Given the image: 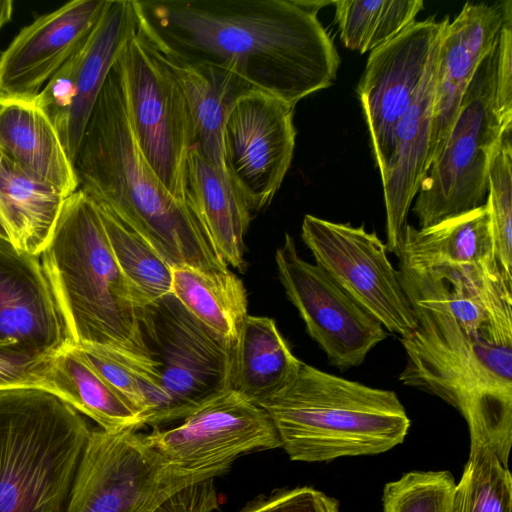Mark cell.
Here are the masks:
<instances>
[{
  "instance_id": "obj_1",
  "label": "cell",
  "mask_w": 512,
  "mask_h": 512,
  "mask_svg": "<svg viewBox=\"0 0 512 512\" xmlns=\"http://www.w3.org/2000/svg\"><path fill=\"white\" fill-rule=\"evenodd\" d=\"M137 30L166 59L229 70L291 106L336 79L325 1L133 0Z\"/></svg>"
},
{
  "instance_id": "obj_2",
  "label": "cell",
  "mask_w": 512,
  "mask_h": 512,
  "mask_svg": "<svg viewBox=\"0 0 512 512\" xmlns=\"http://www.w3.org/2000/svg\"><path fill=\"white\" fill-rule=\"evenodd\" d=\"M73 168L80 190L172 267L229 269L191 201L174 198L145 160L129 118L120 55L91 111Z\"/></svg>"
},
{
  "instance_id": "obj_3",
  "label": "cell",
  "mask_w": 512,
  "mask_h": 512,
  "mask_svg": "<svg viewBox=\"0 0 512 512\" xmlns=\"http://www.w3.org/2000/svg\"><path fill=\"white\" fill-rule=\"evenodd\" d=\"M408 295V294H407ZM417 325L400 337L402 384L437 396L464 418L470 444L508 467L512 445V325L465 329L442 304L408 295Z\"/></svg>"
},
{
  "instance_id": "obj_4",
  "label": "cell",
  "mask_w": 512,
  "mask_h": 512,
  "mask_svg": "<svg viewBox=\"0 0 512 512\" xmlns=\"http://www.w3.org/2000/svg\"><path fill=\"white\" fill-rule=\"evenodd\" d=\"M41 257L73 345L154 359L141 309L115 260L98 206L82 190L65 199Z\"/></svg>"
},
{
  "instance_id": "obj_5",
  "label": "cell",
  "mask_w": 512,
  "mask_h": 512,
  "mask_svg": "<svg viewBox=\"0 0 512 512\" xmlns=\"http://www.w3.org/2000/svg\"><path fill=\"white\" fill-rule=\"evenodd\" d=\"M293 461L377 455L401 444L410 419L394 391L373 388L303 363L285 390L259 405Z\"/></svg>"
},
{
  "instance_id": "obj_6",
  "label": "cell",
  "mask_w": 512,
  "mask_h": 512,
  "mask_svg": "<svg viewBox=\"0 0 512 512\" xmlns=\"http://www.w3.org/2000/svg\"><path fill=\"white\" fill-rule=\"evenodd\" d=\"M91 431L48 390H0V512H66Z\"/></svg>"
},
{
  "instance_id": "obj_7",
  "label": "cell",
  "mask_w": 512,
  "mask_h": 512,
  "mask_svg": "<svg viewBox=\"0 0 512 512\" xmlns=\"http://www.w3.org/2000/svg\"><path fill=\"white\" fill-rule=\"evenodd\" d=\"M181 469L134 430L92 429L66 512H213L214 478Z\"/></svg>"
},
{
  "instance_id": "obj_8",
  "label": "cell",
  "mask_w": 512,
  "mask_h": 512,
  "mask_svg": "<svg viewBox=\"0 0 512 512\" xmlns=\"http://www.w3.org/2000/svg\"><path fill=\"white\" fill-rule=\"evenodd\" d=\"M497 58L498 41L477 69L447 141L420 185L413 213L421 229L482 205L491 160L512 128L497 110Z\"/></svg>"
},
{
  "instance_id": "obj_9",
  "label": "cell",
  "mask_w": 512,
  "mask_h": 512,
  "mask_svg": "<svg viewBox=\"0 0 512 512\" xmlns=\"http://www.w3.org/2000/svg\"><path fill=\"white\" fill-rule=\"evenodd\" d=\"M120 58L137 144L167 191L187 201V162L195 130L183 90L166 59L138 30Z\"/></svg>"
},
{
  "instance_id": "obj_10",
  "label": "cell",
  "mask_w": 512,
  "mask_h": 512,
  "mask_svg": "<svg viewBox=\"0 0 512 512\" xmlns=\"http://www.w3.org/2000/svg\"><path fill=\"white\" fill-rule=\"evenodd\" d=\"M140 318L161 376L167 403L164 423L183 420L230 389L233 347L198 321L172 294L143 307Z\"/></svg>"
},
{
  "instance_id": "obj_11",
  "label": "cell",
  "mask_w": 512,
  "mask_h": 512,
  "mask_svg": "<svg viewBox=\"0 0 512 512\" xmlns=\"http://www.w3.org/2000/svg\"><path fill=\"white\" fill-rule=\"evenodd\" d=\"M301 236L315 264L373 315L387 332L405 337L417 319L400 272L386 245L363 226L335 223L305 215Z\"/></svg>"
},
{
  "instance_id": "obj_12",
  "label": "cell",
  "mask_w": 512,
  "mask_h": 512,
  "mask_svg": "<svg viewBox=\"0 0 512 512\" xmlns=\"http://www.w3.org/2000/svg\"><path fill=\"white\" fill-rule=\"evenodd\" d=\"M293 113L290 104L254 89L238 98L226 119L224 169L251 214L270 204L291 165Z\"/></svg>"
},
{
  "instance_id": "obj_13",
  "label": "cell",
  "mask_w": 512,
  "mask_h": 512,
  "mask_svg": "<svg viewBox=\"0 0 512 512\" xmlns=\"http://www.w3.org/2000/svg\"><path fill=\"white\" fill-rule=\"evenodd\" d=\"M275 261L288 299L331 365L340 370L359 366L388 337L382 324L322 268L299 255L289 234Z\"/></svg>"
},
{
  "instance_id": "obj_14",
  "label": "cell",
  "mask_w": 512,
  "mask_h": 512,
  "mask_svg": "<svg viewBox=\"0 0 512 512\" xmlns=\"http://www.w3.org/2000/svg\"><path fill=\"white\" fill-rule=\"evenodd\" d=\"M146 438L175 466L216 477L242 454L281 448L267 412L232 389L201 405L179 426L155 429Z\"/></svg>"
},
{
  "instance_id": "obj_15",
  "label": "cell",
  "mask_w": 512,
  "mask_h": 512,
  "mask_svg": "<svg viewBox=\"0 0 512 512\" xmlns=\"http://www.w3.org/2000/svg\"><path fill=\"white\" fill-rule=\"evenodd\" d=\"M449 22L448 16L414 22L371 51L357 93L380 174L392 158L396 127L439 50Z\"/></svg>"
},
{
  "instance_id": "obj_16",
  "label": "cell",
  "mask_w": 512,
  "mask_h": 512,
  "mask_svg": "<svg viewBox=\"0 0 512 512\" xmlns=\"http://www.w3.org/2000/svg\"><path fill=\"white\" fill-rule=\"evenodd\" d=\"M137 30L133 0H108L97 23L35 96L56 127L72 164L102 86Z\"/></svg>"
},
{
  "instance_id": "obj_17",
  "label": "cell",
  "mask_w": 512,
  "mask_h": 512,
  "mask_svg": "<svg viewBox=\"0 0 512 512\" xmlns=\"http://www.w3.org/2000/svg\"><path fill=\"white\" fill-rule=\"evenodd\" d=\"M72 344L39 257L0 229V356L38 362Z\"/></svg>"
},
{
  "instance_id": "obj_18",
  "label": "cell",
  "mask_w": 512,
  "mask_h": 512,
  "mask_svg": "<svg viewBox=\"0 0 512 512\" xmlns=\"http://www.w3.org/2000/svg\"><path fill=\"white\" fill-rule=\"evenodd\" d=\"M107 2L70 1L23 27L0 53L3 95L35 97L83 43Z\"/></svg>"
},
{
  "instance_id": "obj_19",
  "label": "cell",
  "mask_w": 512,
  "mask_h": 512,
  "mask_svg": "<svg viewBox=\"0 0 512 512\" xmlns=\"http://www.w3.org/2000/svg\"><path fill=\"white\" fill-rule=\"evenodd\" d=\"M510 16V0L494 4L467 2L447 25L437 64L428 169L447 141L477 69L496 45Z\"/></svg>"
},
{
  "instance_id": "obj_20",
  "label": "cell",
  "mask_w": 512,
  "mask_h": 512,
  "mask_svg": "<svg viewBox=\"0 0 512 512\" xmlns=\"http://www.w3.org/2000/svg\"><path fill=\"white\" fill-rule=\"evenodd\" d=\"M0 150L66 197L78 190L73 164L59 133L35 97H2Z\"/></svg>"
},
{
  "instance_id": "obj_21",
  "label": "cell",
  "mask_w": 512,
  "mask_h": 512,
  "mask_svg": "<svg viewBox=\"0 0 512 512\" xmlns=\"http://www.w3.org/2000/svg\"><path fill=\"white\" fill-rule=\"evenodd\" d=\"M396 255L412 270L499 268L486 203L427 228L407 223Z\"/></svg>"
},
{
  "instance_id": "obj_22",
  "label": "cell",
  "mask_w": 512,
  "mask_h": 512,
  "mask_svg": "<svg viewBox=\"0 0 512 512\" xmlns=\"http://www.w3.org/2000/svg\"><path fill=\"white\" fill-rule=\"evenodd\" d=\"M302 365L274 319L247 315L233 347L230 389L259 406L292 384Z\"/></svg>"
},
{
  "instance_id": "obj_23",
  "label": "cell",
  "mask_w": 512,
  "mask_h": 512,
  "mask_svg": "<svg viewBox=\"0 0 512 512\" xmlns=\"http://www.w3.org/2000/svg\"><path fill=\"white\" fill-rule=\"evenodd\" d=\"M66 198L0 150V229L18 249L41 256Z\"/></svg>"
},
{
  "instance_id": "obj_24",
  "label": "cell",
  "mask_w": 512,
  "mask_h": 512,
  "mask_svg": "<svg viewBox=\"0 0 512 512\" xmlns=\"http://www.w3.org/2000/svg\"><path fill=\"white\" fill-rule=\"evenodd\" d=\"M43 389L108 432L137 431L143 416L69 345L46 360Z\"/></svg>"
},
{
  "instance_id": "obj_25",
  "label": "cell",
  "mask_w": 512,
  "mask_h": 512,
  "mask_svg": "<svg viewBox=\"0 0 512 512\" xmlns=\"http://www.w3.org/2000/svg\"><path fill=\"white\" fill-rule=\"evenodd\" d=\"M186 195L227 265L245 266L244 237L252 214L218 170L194 146L187 162Z\"/></svg>"
},
{
  "instance_id": "obj_26",
  "label": "cell",
  "mask_w": 512,
  "mask_h": 512,
  "mask_svg": "<svg viewBox=\"0 0 512 512\" xmlns=\"http://www.w3.org/2000/svg\"><path fill=\"white\" fill-rule=\"evenodd\" d=\"M166 61L187 100L194 124L195 146L212 165L226 173L222 153L226 119L238 98L255 88L226 69Z\"/></svg>"
},
{
  "instance_id": "obj_27",
  "label": "cell",
  "mask_w": 512,
  "mask_h": 512,
  "mask_svg": "<svg viewBox=\"0 0 512 512\" xmlns=\"http://www.w3.org/2000/svg\"><path fill=\"white\" fill-rule=\"evenodd\" d=\"M198 321L234 347L247 317L245 286L230 269L205 270L182 265L172 269V293Z\"/></svg>"
},
{
  "instance_id": "obj_28",
  "label": "cell",
  "mask_w": 512,
  "mask_h": 512,
  "mask_svg": "<svg viewBox=\"0 0 512 512\" xmlns=\"http://www.w3.org/2000/svg\"><path fill=\"white\" fill-rule=\"evenodd\" d=\"M79 355L144 418L145 425L164 424L166 398L158 363L111 348L74 345Z\"/></svg>"
},
{
  "instance_id": "obj_29",
  "label": "cell",
  "mask_w": 512,
  "mask_h": 512,
  "mask_svg": "<svg viewBox=\"0 0 512 512\" xmlns=\"http://www.w3.org/2000/svg\"><path fill=\"white\" fill-rule=\"evenodd\" d=\"M97 206L115 260L139 309L171 294L173 267L143 237Z\"/></svg>"
},
{
  "instance_id": "obj_30",
  "label": "cell",
  "mask_w": 512,
  "mask_h": 512,
  "mask_svg": "<svg viewBox=\"0 0 512 512\" xmlns=\"http://www.w3.org/2000/svg\"><path fill=\"white\" fill-rule=\"evenodd\" d=\"M331 4L342 43L362 54L400 34L424 7L421 0H341Z\"/></svg>"
},
{
  "instance_id": "obj_31",
  "label": "cell",
  "mask_w": 512,
  "mask_h": 512,
  "mask_svg": "<svg viewBox=\"0 0 512 512\" xmlns=\"http://www.w3.org/2000/svg\"><path fill=\"white\" fill-rule=\"evenodd\" d=\"M450 512H512L511 474L487 448L470 444Z\"/></svg>"
},
{
  "instance_id": "obj_32",
  "label": "cell",
  "mask_w": 512,
  "mask_h": 512,
  "mask_svg": "<svg viewBox=\"0 0 512 512\" xmlns=\"http://www.w3.org/2000/svg\"><path fill=\"white\" fill-rule=\"evenodd\" d=\"M487 192L495 258L505 281L512 286L511 131L504 135L491 160Z\"/></svg>"
},
{
  "instance_id": "obj_33",
  "label": "cell",
  "mask_w": 512,
  "mask_h": 512,
  "mask_svg": "<svg viewBox=\"0 0 512 512\" xmlns=\"http://www.w3.org/2000/svg\"><path fill=\"white\" fill-rule=\"evenodd\" d=\"M456 482L449 471H411L387 483L383 512H450Z\"/></svg>"
},
{
  "instance_id": "obj_34",
  "label": "cell",
  "mask_w": 512,
  "mask_h": 512,
  "mask_svg": "<svg viewBox=\"0 0 512 512\" xmlns=\"http://www.w3.org/2000/svg\"><path fill=\"white\" fill-rule=\"evenodd\" d=\"M240 512H339L338 501L312 487H297L273 492Z\"/></svg>"
},
{
  "instance_id": "obj_35",
  "label": "cell",
  "mask_w": 512,
  "mask_h": 512,
  "mask_svg": "<svg viewBox=\"0 0 512 512\" xmlns=\"http://www.w3.org/2000/svg\"><path fill=\"white\" fill-rule=\"evenodd\" d=\"M495 99L500 119L512 126V16L499 33Z\"/></svg>"
},
{
  "instance_id": "obj_36",
  "label": "cell",
  "mask_w": 512,
  "mask_h": 512,
  "mask_svg": "<svg viewBox=\"0 0 512 512\" xmlns=\"http://www.w3.org/2000/svg\"><path fill=\"white\" fill-rule=\"evenodd\" d=\"M46 360L27 363L0 356V390L17 387L43 389V372Z\"/></svg>"
},
{
  "instance_id": "obj_37",
  "label": "cell",
  "mask_w": 512,
  "mask_h": 512,
  "mask_svg": "<svg viewBox=\"0 0 512 512\" xmlns=\"http://www.w3.org/2000/svg\"><path fill=\"white\" fill-rule=\"evenodd\" d=\"M13 1L0 0V31L11 20Z\"/></svg>"
},
{
  "instance_id": "obj_38",
  "label": "cell",
  "mask_w": 512,
  "mask_h": 512,
  "mask_svg": "<svg viewBox=\"0 0 512 512\" xmlns=\"http://www.w3.org/2000/svg\"><path fill=\"white\" fill-rule=\"evenodd\" d=\"M3 96H4V95H3V93H2V92H1V90H0V105H1V99H2V97H3Z\"/></svg>"
}]
</instances>
